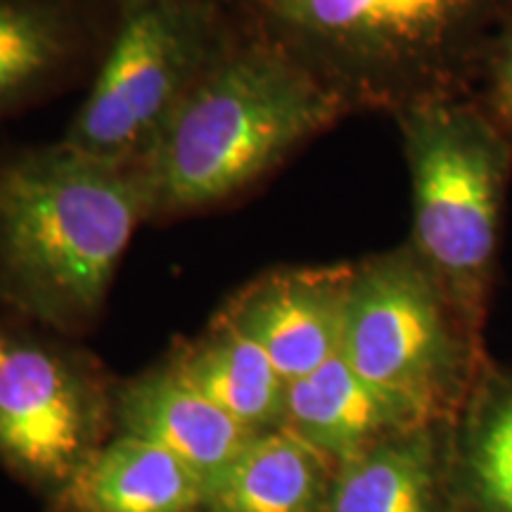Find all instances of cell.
Segmentation results:
<instances>
[{
  "mask_svg": "<svg viewBox=\"0 0 512 512\" xmlns=\"http://www.w3.org/2000/svg\"><path fill=\"white\" fill-rule=\"evenodd\" d=\"M451 420L422 422L335 467L323 512H451Z\"/></svg>",
  "mask_w": 512,
  "mask_h": 512,
  "instance_id": "12",
  "label": "cell"
},
{
  "mask_svg": "<svg viewBox=\"0 0 512 512\" xmlns=\"http://www.w3.org/2000/svg\"><path fill=\"white\" fill-rule=\"evenodd\" d=\"M204 486L150 441L117 434L57 494L60 512H200Z\"/></svg>",
  "mask_w": 512,
  "mask_h": 512,
  "instance_id": "14",
  "label": "cell"
},
{
  "mask_svg": "<svg viewBox=\"0 0 512 512\" xmlns=\"http://www.w3.org/2000/svg\"><path fill=\"white\" fill-rule=\"evenodd\" d=\"M339 356L427 420H453L491 361L408 240L354 261Z\"/></svg>",
  "mask_w": 512,
  "mask_h": 512,
  "instance_id": "6",
  "label": "cell"
},
{
  "mask_svg": "<svg viewBox=\"0 0 512 512\" xmlns=\"http://www.w3.org/2000/svg\"><path fill=\"white\" fill-rule=\"evenodd\" d=\"M174 373L252 434L283 430L290 382L219 313L164 358Z\"/></svg>",
  "mask_w": 512,
  "mask_h": 512,
  "instance_id": "13",
  "label": "cell"
},
{
  "mask_svg": "<svg viewBox=\"0 0 512 512\" xmlns=\"http://www.w3.org/2000/svg\"><path fill=\"white\" fill-rule=\"evenodd\" d=\"M344 117L347 107L316 76L240 27L138 164L150 223L242 200Z\"/></svg>",
  "mask_w": 512,
  "mask_h": 512,
  "instance_id": "3",
  "label": "cell"
},
{
  "mask_svg": "<svg viewBox=\"0 0 512 512\" xmlns=\"http://www.w3.org/2000/svg\"><path fill=\"white\" fill-rule=\"evenodd\" d=\"M411 178V245L472 328L486 335L498 280L512 140L475 95L392 117Z\"/></svg>",
  "mask_w": 512,
  "mask_h": 512,
  "instance_id": "4",
  "label": "cell"
},
{
  "mask_svg": "<svg viewBox=\"0 0 512 512\" xmlns=\"http://www.w3.org/2000/svg\"><path fill=\"white\" fill-rule=\"evenodd\" d=\"M107 3H112V5H121V3H126V0H107ZM223 3L233 5V3H235V0H223Z\"/></svg>",
  "mask_w": 512,
  "mask_h": 512,
  "instance_id": "18",
  "label": "cell"
},
{
  "mask_svg": "<svg viewBox=\"0 0 512 512\" xmlns=\"http://www.w3.org/2000/svg\"><path fill=\"white\" fill-rule=\"evenodd\" d=\"M451 512H512V366L491 358L451 420Z\"/></svg>",
  "mask_w": 512,
  "mask_h": 512,
  "instance_id": "15",
  "label": "cell"
},
{
  "mask_svg": "<svg viewBox=\"0 0 512 512\" xmlns=\"http://www.w3.org/2000/svg\"><path fill=\"white\" fill-rule=\"evenodd\" d=\"M354 261L278 266L230 294L219 316L271 358L287 382L339 356Z\"/></svg>",
  "mask_w": 512,
  "mask_h": 512,
  "instance_id": "9",
  "label": "cell"
},
{
  "mask_svg": "<svg viewBox=\"0 0 512 512\" xmlns=\"http://www.w3.org/2000/svg\"><path fill=\"white\" fill-rule=\"evenodd\" d=\"M143 223L138 164L62 140L0 147V309L62 337L88 332Z\"/></svg>",
  "mask_w": 512,
  "mask_h": 512,
  "instance_id": "1",
  "label": "cell"
},
{
  "mask_svg": "<svg viewBox=\"0 0 512 512\" xmlns=\"http://www.w3.org/2000/svg\"><path fill=\"white\" fill-rule=\"evenodd\" d=\"M114 427L117 434L150 441L181 460L204 491L256 437L195 392L166 361L114 389Z\"/></svg>",
  "mask_w": 512,
  "mask_h": 512,
  "instance_id": "10",
  "label": "cell"
},
{
  "mask_svg": "<svg viewBox=\"0 0 512 512\" xmlns=\"http://www.w3.org/2000/svg\"><path fill=\"white\" fill-rule=\"evenodd\" d=\"M475 98L512 140V17L491 48Z\"/></svg>",
  "mask_w": 512,
  "mask_h": 512,
  "instance_id": "17",
  "label": "cell"
},
{
  "mask_svg": "<svg viewBox=\"0 0 512 512\" xmlns=\"http://www.w3.org/2000/svg\"><path fill=\"white\" fill-rule=\"evenodd\" d=\"M233 12L349 114L394 117L475 95L512 0H235Z\"/></svg>",
  "mask_w": 512,
  "mask_h": 512,
  "instance_id": "2",
  "label": "cell"
},
{
  "mask_svg": "<svg viewBox=\"0 0 512 512\" xmlns=\"http://www.w3.org/2000/svg\"><path fill=\"white\" fill-rule=\"evenodd\" d=\"M335 467L285 427L256 434L207 486L200 512H323Z\"/></svg>",
  "mask_w": 512,
  "mask_h": 512,
  "instance_id": "16",
  "label": "cell"
},
{
  "mask_svg": "<svg viewBox=\"0 0 512 512\" xmlns=\"http://www.w3.org/2000/svg\"><path fill=\"white\" fill-rule=\"evenodd\" d=\"M67 339L0 309V465L55 494L107 441L117 389Z\"/></svg>",
  "mask_w": 512,
  "mask_h": 512,
  "instance_id": "7",
  "label": "cell"
},
{
  "mask_svg": "<svg viewBox=\"0 0 512 512\" xmlns=\"http://www.w3.org/2000/svg\"><path fill=\"white\" fill-rule=\"evenodd\" d=\"M427 420L406 401L370 384L342 356L287 389L285 430L339 465Z\"/></svg>",
  "mask_w": 512,
  "mask_h": 512,
  "instance_id": "11",
  "label": "cell"
},
{
  "mask_svg": "<svg viewBox=\"0 0 512 512\" xmlns=\"http://www.w3.org/2000/svg\"><path fill=\"white\" fill-rule=\"evenodd\" d=\"M114 19L107 0H0V121L91 81Z\"/></svg>",
  "mask_w": 512,
  "mask_h": 512,
  "instance_id": "8",
  "label": "cell"
},
{
  "mask_svg": "<svg viewBox=\"0 0 512 512\" xmlns=\"http://www.w3.org/2000/svg\"><path fill=\"white\" fill-rule=\"evenodd\" d=\"M240 34L223 0H126L62 143L140 164L185 98Z\"/></svg>",
  "mask_w": 512,
  "mask_h": 512,
  "instance_id": "5",
  "label": "cell"
}]
</instances>
